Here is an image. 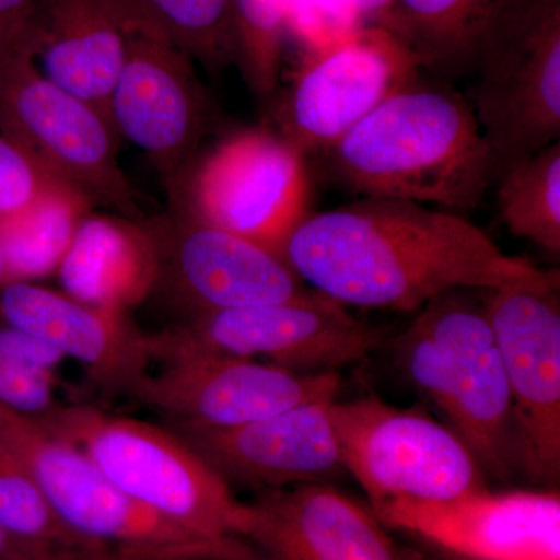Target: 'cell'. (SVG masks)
<instances>
[{"instance_id":"1","label":"cell","mask_w":560,"mask_h":560,"mask_svg":"<svg viewBox=\"0 0 560 560\" xmlns=\"http://www.w3.org/2000/svg\"><path fill=\"white\" fill-rule=\"evenodd\" d=\"M282 256L305 285L345 307L419 312L453 290L559 287L558 271L510 256L460 213L390 198L305 215Z\"/></svg>"},{"instance_id":"2","label":"cell","mask_w":560,"mask_h":560,"mask_svg":"<svg viewBox=\"0 0 560 560\" xmlns=\"http://www.w3.org/2000/svg\"><path fill=\"white\" fill-rule=\"evenodd\" d=\"M324 154L346 189L460 215L478 208L495 184L470 102L419 81L390 95Z\"/></svg>"},{"instance_id":"3","label":"cell","mask_w":560,"mask_h":560,"mask_svg":"<svg viewBox=\"0 0 560 560\" xmlns=\"http://www.w3.org/2000/svg\"><path fill=\"white\" fill-rule=\"evenodd\" d=\"M469 291H448L420 308L397 340V361L482 475L510 481L523 474L510 385L485 305Z\"/></svg>"},{"instance_id":"4","label":"cell","mask_w":560,"mask_h":560,"mask_svg":"<svg viewBox=\"0 0 560 560\" xmlns=\"http://www.w3.org/2000/svg\"><path fill=\"white\" fill-rule=\"evenodd\" d=\"M36 422L75 445L121 492L158 514L210 539L249 540L257 518L253 504L238 500L230 482L175 431L88 405L60 407Z\"/></svg>"},{"instance_id":"5","label":"cell","mask_w":560,"mask_h":560,"mask_svg":"<svg viewBox=\"0 0 560 560\" xmlns=\"http://www.w3.org/2000/svg\"><path fill=\"white\" fill-rule=\"evenodd\" d=\"M0 436L20 455L60 521L136 560H264L245 540L210 539L121 492L75 445L0 408Z\"/></svg>"},{"instance_id":"6","label":"cell","mask_w":560,"mask_h":560,"mask_svg":"<svg viewBox=\"0 0 560 560\" xmlns=\"http://www.w3.org/2000/svg\"><path fill=\"white\" fill-rule=\"evenodd\" d=\"M36 25L38 20L0 46V130L20 140L92 205L135 217V190L119 164V136L102 110L40 72Z\"/></svg>"},{"instance_id":"7","label":"cell","mask_w":560,"mask_h":560,"mask_svg":"<svg viewBox=\"0 0 560 560\" xmlns=\"http://www.w3.org/2000/svg\"><path fill=\"white\" fill-rule=\"evenodd\" d=\"M470 105L495 179L560 138V0H518L482 47Z\"/></svg>"},{"instance_id":"8","label":"cell","mask_w":560,"mask_h":560,"mask_svg":"<svg viewBox=\"0 0 560 560\" xmlns=\"http://www.w3.org/2000/svg\"><path fill=\"white\" fill-rule=\"evenodd\" d=\"M342 466L366 492L371 508L396 500L445 501L486 488L469 448L425 412L377 397L329 405Z\"/></svg>"},{"instance_id":"9","label":"cell","mask_w":560,"mask_h":560,"mask_svg":"<svg viewBox=\"0 0 560 560\" xmlns=\"http://www.w3.org/2000/svg\"><path fill=\"white\" fill-rule=\"evenodd\" d=\"M383 338L382 329L312 290L296 300L195 315L184 326L151 335V345L154 359L208 350L320 374L366 360Z\"/></svg>"},{"instance_id":"10","label":"cell","mask_w":560,"mask_h":560,"mask_svg":"<svg viewBox=\"0 0 560 560\" xmlns=\"http://www.w3.org/2000/svg\"><path fill=\"white\" fill-rule=\"evenodd\" d=\"M410 49L381 25H363L313 51L282 110V136L302 156L324 153L390 95L418 83Z\"/></svg>"},{"instance_id":"11","label":"cell","mask_w":560,"mask_h":560,"mask_svg":"<svg viewBox=\"0 0 560 560\" xmlns=\"http://www.w3.org/2000/svg\"><path fill=\"white\" fill-rule=\"evenodd\" d=\"M307 191L300 151L280 135L248 130L210 151L180 206L282 256L290 232L307 215Z\"/></svg>"},{"instance_id":"12","label":"cell","mask_w":560,"mask_h":560,"mask_svg":"<svg viewBox=\"0 0 560 560\" xmlns=\"http://www.w3.org/2000/svg\"><path fill=\"white\" fill-rule=\"evenodd\" d=\"M164 370L147 374L135 388L143 404L176 422L237 427L312 401L337 400V372L304 374L241 357L176 350L161 359Z\"/></svg>"},{"instance_id":"13","label":"cell","mask_w":560,"mask_h":560,"mask_svg":"<svg viewBox=\"0 0 560 560\" xmlns=\"http://www.w3.org/2000/svg\"><path fill=\"white\" fill-rule=\"evenodd\" d=\"M482 305L510 385L523 474L556 485L560 477L559 287L482 290Z\"/></svg>"},{"instance_id":"14","label":"cell","mask_w":560,"mask_h":560,"mask_svg":"<svg viewBox=\"0 0 560 560\" xmlns=\"http://www.w3.org/2000/svg\"><path fill=\"white\" fill-rule=\"evenodd\" d=\"M190 61L160 36L131 28L127 61L108 106L117 136L143 151L173 191L209 125L208 101Z\"/></svg>"},{"instance_id":"15","label":"cell","mask_w":560,"mask_h":560,"mask_svg":"<svg viewBox=\"0 0 560 560\" xmlns=\"http://www.w3.org/2000/svg\"><path fill=\"white\" fill-rule=\"evenodd\" d=\"M404 530L460 560H560V499L547 490L490 492L453 500H396L371 508Z\"/></svg>"},{"instance_id":"16","label":"cell","mask_w":560,"mask_h":560,"mask_svg":"<svg viewBox=\"0 0 560 560\" xmlns=\"http://www.w3.org/2000/svg\"><path fill=\"white\" fill-rule=\"evenodd\" d=\"M151 223L161 249V280L195 315L296 300L311 293L280 254L209 223L179 206Z\"/></svg>"},{"instance_id":"17","label":"cell","mask_w":560,"mask_h":560,"mask_svg":"<svg viewBox=\"0 0 560 560\" xmlns=\"http://www.w3.org/2000/svg\"><path fill=\"white\" fill-rule=\"evenodd\" d=\"M331 401H312L224 429L175 422V433L230 485L264 492L326 482L345 470L330 422Z\"/></svg>"},{"instance_id":"18","label":"cell","mask_w":560,"mask_h":560,"mask_svg":"<svg viewBox=\"0 0 560 560\" xmlns=\"http://www.w3.org/2000/svg\"><path fill=\"white\" fill-rule=\"evenodd\" d=\"M249 544L264 560H419L374 511L326 482L264 490Z\"/></svg>"},{"instance_id":"19","label":"cell","mask_w":560,"mask_h":560,"mask_svg":"<svg viewBox=\"0 0 560 560\" xmlns=\"http://www.w3.org/2000/svg\"><path fill=\"white\" fill-rule=\"evenodd\" d=\"M0 319L79 361L103 385L135 390L154 360L151 335L139 330L128 313L94 307L33 282L0 287Z\"/></svg>"},{"instance_id":"20","label":"cell","mask_w":560,"mask_h":560,"mask_svg":"<svg viewBox=\"0 0 560 560\" xmlns=\"http://www.w3.org/2000/svg\"><path fill=\"white\" fill-rule=\"evenodd\" d=\"M130 32L119 0H49L39 9L35 61L47 79L108 117Z\"/></svg>"},{"instance_id":"21","label":"cell","mask_w":560,"mask_h":560,"mask_svg":"<svg viewBox=\"0 0 560 560\" xmlns=\"http://www.w3.org/2000/svg\"><path fill=\"white\" fill-rule=\"evenodd\" d=\"M57 275L73 300L128 313L160 285V242L151 224L90 212L80 221Z\"/></svg>"},{"instance_id":"22","label":"cell","mask_w":560,"mask_h":560,"mask_svg":"<svg viewBox=\"0 0 560 560\" xmlns=\"http://www.w3.org/2000/svg\"><path fill=\"white\" fill-rule=\"evenodd\" d=\"M518 0H393L381 25L410 49L420 68L474 70L493 32Z\"/></svg>"},{"instance_id":"23","label":"cell","mask_w":560,"mask_h":560,"mask_svg":"<svg viewBox=\"0 0 560 560\" xmlns=\"http://www.w3.org/2000/svg\"><path fill=\"white\" fill-rule=\"evenodd\" d=\"M92 206L83 191L65 186L0 221V253L7 283L33 282L57 272L80 221Z\"/></svg>"},{"instance_id":"24","label":"cell","mask_w":560,"mask_h":560,"mask_svg":"<svg viewBox=\"0 0 560 560\" xmlns=\"http://www.w3.org/2000/svg\"><path fill=\"white\" fill-rule=\"evenodd\" d=\"M131 28L153 33L212 69L237 62L234 0H119Z\"/></svg>"},{"instance_id":"25","label":"cell","mask_w":560,"mask_h":560,"mask_svg":"<svg viewBox=\"0 0 560 560\" xmlns=\"http://www.w3.org/2000/svg\"><path fill=\"white\" fill-rule=\"evenodd\" d=\"M508 230L551 256L560 254V143L511 162L495 179Z\"/></svg>"},{"instance_id":"26","label":"cell","mask_w":560,"mask_h":560,"mask_svg":"<svg viewBox=\"0 0 560 560\" xmlns=\"http://www.w3.org/2000/svg\"><path fill=\"white\" fill-rule=\"evenodd\" d=\"M0 526L21 539L90 560H136L119 550L83 539L51 510L32 471L0 436Z\"/></svg>"},{"instance_id":"27","label":"cell","mask_w":560,"mask_h":560,"mask_svg":"<svg viewBox=\"0 0 560 560\" xmlns=\"http://www.w3.org/2000/svg\"><path fill=\"white\" fill-rule=\"evenodd\" d=\"M237 62L250 90L270 97L279 83L291 0H234Z\"/></svg>"},{"instance_id":"28","label":"cell","mask_w":560,"mask_h":560,"mask_svg":"<svg viewBox=\"0 0 560 560\" xmlns=\"http://www.w3.org/2000/svg\"><path fill=\"white\" fill-rule=\"evenodd\" d=\"M65 186L72 184L47 167L20 140L0 130V221Z\"/></svg>"},{"instance_id":"29","label":"cell","mask_w":560,"mask_h":560,"mask_svg":"<svg viewBox=\"0 0 560 560\" xmlns=\"http://www.w3.org/2000/svg\"><path fill=\"white\" fill-rule=\"evenodd\" d=\"M0 408L33 420L58 410L55 374L0 360Z\"/></svg>"},{"instance_id":"30","label":"cell","mask_w":560,"mask_h":560,"mask_svg":"<svg viewBox=\"0 0 560 560\" xmlns=\"http://www.w3.org/2000/svg\"><path fill=\"white\" fill-rule=\"evenodd\" d=\"M0 360L57 374L66 359L46 341L0 319Z\"/></svg>"},{"instance_id":"31","label":"cell","mask_w":560,"mask_h":560,"mask_svg":"<svg viewBox=\"0 0 560 560\" xmlns=\"http://www.w3.org/2000/svg\"><path fill=\"white\" fill-rule=\"evenodd\" d=\"M0 560H88L80 555L55 550L21 539L0 526Z\"/></svg>"},{"instance_id":"32","label":"cell","mask_w":560,"mask_h":560,"mask_svg":"<svg viewBox=\"0 0 560 560\" xmlns=\"http://www.w3.org/2000/svg\"><path fill=\"white\" fill-rule=\"evenodd\" d=\"M43 0H0V46L38 20Z\"/></svg>"},{"instance_id":"33","label":"cell","mask_w":560,"mask_h":560,"mask_svg":"<svg viewBox=\"0 0 560 560\" xmlns=\"http://www.w3.org/2000/svg\"><path fill=\"white\" fill-rule=\"evenodd\" d=\"M353 18L366 25L375 24L393 0H346Z\"/></svg>"},{"instance_id":"34","label":"cell","mask_w":560,"mask_h":560,"mask_svg":"<svg viewBox=\"0 0 560 560\" xmlns=\"http://www.w3.org/2000/svg\"><path fill=\"white\" fill-rule=\"evenodd\" d=\"M419 560H460V559L451 558V556H447V555L430 556V555H425V552H420Z\"/></svg>"},{"instance_id":"35","label":"cell","mask_w":560,"mask_h":560,"mask_svg":"<svg viewBox=\"0 0 560 560\" xmlns=\"http://www.w3.org/2000/svg\"><path fill=\"white\" fill-rule=\"evenodd\" d=\"M7 283L5 264H3L2 253H0V287Z\"/></svg>"},{"instance_id":"36","label":"cell","mask_w":560,"mask_h":560,"mask_svg":"<svg viewBox=\"0 0 560 560\" xmlns=\"http://www.w3.org/2000/svg\"><path fill=\"white\" fill-rule=\"evenodd\" d=\"M44 2H49V0H43V2H40V5H43ZM40 9V7H39Z\"/></svg>"}]
</instances>
